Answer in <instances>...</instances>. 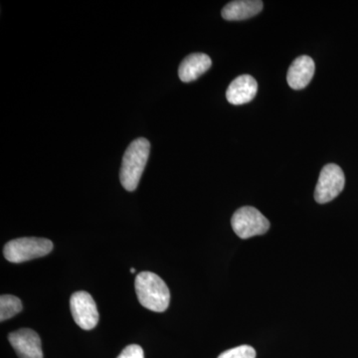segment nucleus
Instances as JSON below:
<instances>
[{"label": "nucleus", "mask_w": 358, "mask_h": 358, "mask_svg": "<svg viewBox=\"0 0 358 358\" xmlns=\"http://www.w3.org/2000/svg\"><path fill=\"white\" fill-rule=\"evenodd\" d=\"M136 296L143 308L152 312L167 310L171 301V292L164 280L152 272H141L134 281Z\"/></svg>", "instance_id": "nucleus-1"}, {"label": "nucleus", "mask_w": 358, "mask_h": 358, "mask_svg": "<svg viewBox=\"0 0 358 358\" xmlns=\"http://www.w3.org/2000/svg\"><path fill=\"white\" fill-rule=\"evenodd\" d=\"M150 150V141L145 138H136L127 148L122 157L120 179L128 192H134L138 187L147 166Z\"/></svg>", "instance_id": "nucleus-2"}, {"label": "nucleus", "mask_w": 358, "mask_h": 358, "mask_svg": "<svg viewBox=\"0 0 358 358\" xmlns=\"http://www.w3.org/2000/svg\"><path fill=\"white\" fill-rule=\"evenodd\" d=\"M53 250V243L48 239L36 237H25L9 241L4 246L3 254L11 263H23L33 259L48 255Z\"/></svg>", "instance_id": "nucleus-3"}, {"label": "nucleus", "mask_w": 358, "mask_h": 358, "mask_svg": "<svg viewBox=\"0 0 358 358\" xmlns=\"http://www.w3.org/2000/svg\"><path fill=\"white\" fill-rule=\"evenodd\" d=\"M231 225L238 237L249 239L264 235L270 229V222L258 209L245 206L233 214Z\"/></svg>", "instance_id": "nucleus-4"}, {"label": "nucleus", "mask_w": 358, "mask_h": 358, "mask_svg": "<svg viewBox=\"0 0 358 358\" xmlns=\"http://www.w3.org/2000/svg\"><path fill=\"white\" fill-rule=\"evenodd\" d=\"M345 178L343 169L334 164H327L320 171L315 186V200L320 204L327 203L338 197L345 188Z\"/></svg>", "instance_id": "nucleus-5"}, {"label": "nucleus", "mask_w": 358, "mask_h": 358, "mask_svg": "<svg viewBox=\"0 0 358 358\" xmlns=\"http://www.w3.org/2000/svg\"><path fill=\"white\" fill-rule=\"evenodd\" d=\"M70 308L75 322L85 331H91L98 324L100 319L98 308L95 301L87 292L73 294L70 299Z\"/></svg>", "instance_id": "nucleus-6"}, {"label": "nucleus", "mask_w": 358, "mask_h": 358, "mask_svg": "<svg viewBox=\"0 0 358 358\" xmlns=\"http://www.w3.org/2000/svg\"><path fill=\"white\" fill-rule=\"evenodd\" d=\"M8 339L18 357L43 358L41 339L32 329H18L9 334Z\"/></svg>", "instance_id": "nucleus-7"}, {"label": "nucleus", "mask_w": 358, "mask_h": 358, "mask_svg": "<svg viewBox=\"0 0 358 358\" xmlns=\"http://www.w3.org/2000/svg\"><path fill=\"white\" fill-rule=\"evenodd\" d=\"M258 84L250 75H241L233 80L226 92V98L232 105H244L256 96Z\"/></svg>", "instance_id": "nucleus-8"}, {"label": "nucleus", "mask_w": 358, "mask_h": 358, "mask_svg": "<svg viewBox=\"0 0 358 358\" xmlns=\"http://www.w3.org/2000/svg\"><path fill=\"white\" fill-rule=\"evenodd\" d=\"M315 62L310 56H300L289 66L287 81L289 86L294 90L306 88L312 81L315 74Z\"/></svg>", "instance_id": "nucleus-9"}, {"label": "nucleus", "mask_w": 358, "mask_h": 358, "mask_svg": "<svg viewBox=\"0 0 358 358\" xmlns=\"http://www.w3.org/2000/svg\"><path fill=\"white\" fill-rule=\"evenodd\" d=\"M212 61L208 55L194 53L187 56L178 68V76L185 83H190L199 79L211 67Z\"/></svg>", "instance_id": "nucleus-10"}, {"label": "nucleus", "mask_w": 358, "mask_h": 358, "mask_svg": "<svg viewBox=\"0 0 358 358\" xmlns=\"http://www.w3.org/2000/svg\"><path fill=\"white\" fill-rule=\"evenodd\" d=\"M263 2L259 0H236L226 4L222 17L228 21L248 20L262 11Z\"/></svg>", "instance_id": "nucleus-11"}, {"label": "nucleus", "mask_w": 358, "mask_h": 358, "mask_svg": "<svg viewBox=\"0 0 358 358\" xmlns=\"http://www.w3.org/2000/svg\"><path fill=\"white\" fill-rule=\"evenodd\" d=\"M22 310V303L17 296L2 294L0 298V320L4 322Z\"/></svg>", "instance_id": "nucleus-12"}, {"label": "nucleus", "mask_w": 358, "mask_h": 358, "mask_svg": "<svg viewBox=\"0 0 358 358\" xmlns=\"http://www.w3.org/2000/svg\"><path fill=\"white\" fill-rule=\"evenodd\" d=\"M218 358H256V350L250 345H240L221 353Z\"/></svg>", "instance_id": "nucleus-13"}, {"label": "nucleus", "mask_w": 358, "mask_h": 358, "mask_svg": "<svg viewBox=\"0 0 358 358\" xmlns=\"http://www.w3.org/2000/svg\"><path fill=\"white\" fill-rule=\"evenodd\" d=\"M117 358H145L143 348L138 345L127 346Z\"/></svg>", "instance_id": "nucleus-14"}, {"label": "nucleus", "mask_w": 358, "mask_h": 358, "mask_svg": "<svg viewBox=\"0 0 358 358\" xmlns=\"http://www.w3.org/2000/svg\"><path fill=\"white\" fill-rule=\"evenodd\" d=\"M131 273H136V268H131Z\"/></svg>", "instance_id": "nucleus-15"}]
</instances>
